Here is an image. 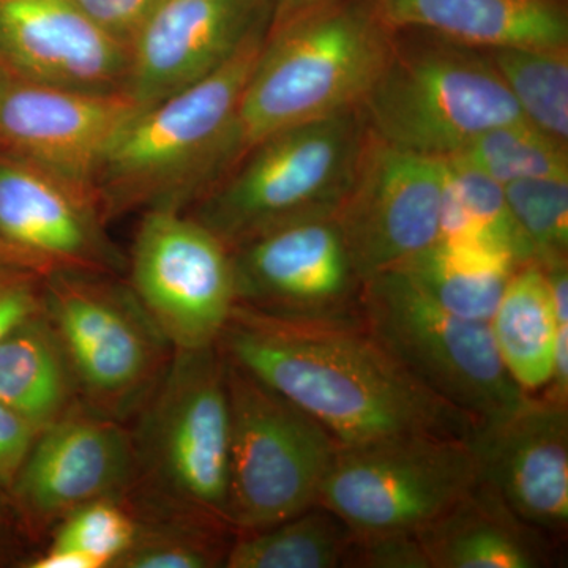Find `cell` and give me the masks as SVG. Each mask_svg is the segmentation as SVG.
Returning <instances> with one entry per match:
<instances>
[{
  "mask_svg": "<svg viewBox=\"0 0 568 568\" xmlns=\"http://www.w3.org/2000/svg\"><path fill=\"white\" fill-rule=\"evenodd\" d=\"M136 450L125 422L78 402L41 429L9 493L26 540H39L71 511L132 495Z\"/></svg>",
  "mask_w": 568,
  "mask_h": 568,
  "instance_id": "7c38bea8",
  "label": "cell"
},
{
  "mask_svg": "<svg viewBox=\"0 0 568 568\" xmlns=\"http://www.w3.org/2000/svg\"><path fill=\"white\" fill-rule=\"evenodd\" d=\"M138 111L126 93L55 88L28 80L0 63V151L51 174L95 203L100 164Z\"/></svg>",
  "mask_w": 568,
  "mask_h": 568,
  "instance_id": "9a60e30c",
  "label": "cell"
},
{
  "mask_svg": "<svg viewBox=\"0 0 568 568\" xmlns=\"http://www.w3.org/2000/svg\"><path fill=\"white\" fill-rule=\"evenodd\" d=\"M470 437L420 433L339 447L317 504L354 536L418 532L480 480Z\"/></svg>",
  "mask_w": 568,
  "mask_h": 568,
  "instance_id": "30bf717a",
  "label": "cell"
},
{
  "mask_svg": "<svg viewBox=\"0 0 568 568\" xmlns=\"http://www.w3.org/2000/svg\"><path fill=\"white\" fill-rule=\"evenodd\" d=\"M354 534L316 504L282 523L235 534L224 568H339Z\"/></svg>",
  "mask_w": 568,
  "mask_h": 568,
  "instance_id": "484cf974",
  "label": "cell"
},
{
  "mask_svg": "<svg viewBox=\"0 0 568 568\" xmlns=\"http://www.w3.org/2000/svg\"><path fill=\"white\" fill-rule=\"evenodd\" d=\"M508 207L534 263L567 261L568 178L526 179L504 185Z\"/></svg>",
  "mask_w": 568,
  "mask_h": 568,
  "instance_id": "f546056e",
  "label": "cell"
},
{
  "mask_svg": "<svg viewBox=\"0 0 568 568\" xmlns=\"http://www.w3.org/2000/svg\"><path fill=\"white\" fill-rule=\"evenodd\" d=\"M361 316L417 383L477 426L503 420L528 398L500 362L489 325L443 308L399 268L362 283Z\"/></svg>",
  "mask_w": 568,
  "mask_h": 568,
  "instance_id": "52a82bcc",
  "label": "cell"
},
{
  "mask_svg": "<svg viewBox=\"0 0 568 568\" xmlns=\"http://www.w3.org/2000/svg\"><path fill=\"white\" fill-rule=\"evenodd\" d=\"M219 347L315 418L339 447L420 433L470 437L478 428L417 383L362 316L280 320L235 305Z\"/></svg>",
  "mask_w": 568,
  "mask_h": 568,
  "instance_id": "6da1fadb",
  "label": "cell"
},
{
  "mask_svg": "<svg viewBox=\"0 0 568 568\" xmlns=\"http://www.w3.org/2000/svg\"><path fill=\"white\" fill-rule=\"evenodd\" d=\"M22 534L7 497L0 496V567H20L28 558Z\"/></svg>",
  "mask_w": 568,
  "mask_h": 568,
  "instance_id": "d590c367",
  "label": "cell"
},
{
  "mask_svg": "<svg viewBox=\"0 0 568 568\" xmlns=\"http://www.w3.org/2000/svg\"><path fill=\"white\" fill-rule=\"evenodd\" d=\"M343 567L432 568L417 532L354 536Z\"/></svg>",
  "mask_w": 568,
  "mask_h": 568,
  "instance_id": "1f68e13d",
  "label": "cell"
},
{
  "mask_svg": "<svg viewBox=\"0 0 568 568\" xmlns=\"http://www.w3.org/2000/svg\"><path fill=\"white\" fill-rule=\"evenodd\" d=\"M99 205L32 164L0 151V257L41 276L119 275L126 257Z\"/></svg>",
  "mask_w": 568,
  "mask_h": 568,
  "instance_id": "2e32d148",
  "label": "cell"
},
{
  "mask_svg": "<svg viewBox=\"0 0 568 568\" xmlns=\"http://www.w3.org/2000/svg\"><path fill=\"white\" fill-rule=\"evenodd\" d=\"M395 36L366 0H328L271 26L227 133L219 181L271 134L358 110Z\"/></svg>",
  "mask_w": 568,
  "mask_h": 568,
  "instance_id": "7a4b0ae2",
  "label": "cell"
},
{
  "mask_svg": "<svg viewBox=\"0 0 568 568\" xmlns=\"http://www.w3.org/2000/svg\"><path fill=\"white\" fill-rule=\"evenodd\" d=\"M231 257L239 306L280 320L361 316L362 282L335 215L280 224Z\"/></svg>",
  "mask_w": 568,
  "mask_h": 568,
  "instance_id": "4fadbf2b",
  "label": "cell"
},
{
  "mask_svg": "<svg viewBox=\"0 0 568 568\" xmlns=\"http://www.w3.org/2000/svg\"><path fill=\"white\" fill-rule=\"evenodd\" d=\"M443 182L444 159L368 133L353 185L335 213L362 283L436 244Z\"/></svg>",
  "mask_w": 568,
  "mask_h": 568,
  "instance_id": "5bb4252c",
  "label": "cell"
},
{
  "mask_svg": "<svg viewBox=\"0 0 568 568\" xmlns=\"http://www.w3.org/2000/svg\"><path fill=\"white\" fill-rule=\"evenodd\" d=\"M126 500V499H125ZM136 519L130 548L112 568L223 567L235 532L189 515L171 514L126 500Z\"/></svg>",
  "mask_w": 568,
  "mask_h": 568,
  "instance_id": "4316f807",
  "label": "cell"
},
{
  "mask_svg": "<svg viewBox=\"0 0 568 568\" xmlns=\"http://www.w3.org/2000/svg\"><path fill=\"white\" fill-rule=\"evenodd\" d=\"M541 396L568 405V324L559 325L552 351L551 375Z\"/></svg>",
  "mask_w": 568,
  "mask_h": 568,
  "instance_id": "8d00e7d4",
  "label": "cell"
},
{
  "mask_svg": "<svg viewBox=\"0 0 568 568\" xmlns=\"http://www.w3.org/2000/svg\"><path fill=\"white\" fill-rule=\"evenodd\" d=\"M80 402L69 358L47 313L0 339V403L39 432Z\"/></svg>",
  "mask_w": 568,
  "mask_h": 568,
  "instance_id": "7402d4cb",
  "label": "cell"
},
{
  "mask_svg": "<svg viewBox=\"0 0 568 568\" xmlns=\"http://www.w3.org/2000/svg\"><path fill=\"white\" fill-rule=\"evenodd\" d=\"M134 418L138 481L126 499L233 529L230 396L219 345L174 349Z\"/></svg>",
  "mask_w": 568,
  "mask_h": 568,
  "instance_id": "277c9868",
  "label": "cell"
},
{
  "mask_svg": "<svg viewBox=\"0 0 568 568\" xmlns=\"http://www.w3.org/2000/svg\"><path fill=\"white\" fill-rule=\"evenodd\" d=\"M480 480L523 521L560 538L568 528V405L528 395L473 437Z\"/></svg>",
  "mask_w": 568,
  "mask_h": 568,
  "instance_id": "ac0fdd59",
  "label": "cell"
},
{
  "mask_svg": "<svg viewBox=\"0 0 568 568\" xmlns=\"http://www.w3.org/2000/svg\"><path fill=\"white\" fill-rule=\"evenodd\" d=\"M418 36L413 43L395 36L390 58L358 106L372 136L448 159L489 129L523 119L484 51Z\"/></svg>",
  "mask_w": 568,
  "mask_h": 568,
  "instance_id": "8992f818",
  "label": "cell"
},
{
  "mask_svg": "<svg viewBox=\"0 0 568 568\" xmlns=\"http://www.w3.org/2000/svg\"><path fill=\"white\" fill-rule=\"evenodd\" d=\"M458 156L500 185L526 179L568 178V145L541 133L525 119L489 129Z\"/></svg>",
  "mask_w": 568,
  "mask_h": 568,
  "instance_id": "f1b7e54d",
  "label": "cell"
},
{
  "mask_svg": "<svg viewBox=\"0 0 568 568\" xmlns=\"http://www.w3.org/2000/svg\"><path fill=\"white\" fill-rule=\"evenodd\" d=\"M366 138L358 110L271 134L183 212L230 250L280 224L335 215Z\"/></svg>",
  "mask_w": 568,
  "mask_h": 568,
  "instance_id": "5b68a950",
  "label": "cell"
},
{
  "mask_svg": "<svg viewBox=\"0 0 568 568\" xmlns=\"http://www.w3.org/2000/svg\"><path fill=\"white\" fill-rule=\"evenodd\" d=\"M268 29L254 33L211 77L138 111L123 126L95 178L104 222L152 209L186 211L211 189Z\"/></svg>",
  "mask_w": 568,
  "mask_h": 568,
  "instance_id": "3957f363",
  "label": "cell"
},
{
  "mask_svg": "<svg viewBox=\"0 0 568 568\" xmlns=\"http://www.w3.org/2000/svg\"><path fill=\"white\" fill-rule=\"evenodd\" d=\"M136 519L126 500L100 499L62 518L48 548L70 552L89 568H112L132 545Z\"/></svg>",
  "mask_w": 568,
  "mask_h": 568,
  "instance_id": "4dcf8cb0",
  "label": "cell"
},
{
  "mask_svg": "<svg viewBox=\"0 0 568 568\" xmlns=\"http://www.w3.org/2000/svg\"><path fill=\"white\" fill-rule=\"evenodd\" d=\"M71 2L97 28L130 48L163 0H71Z\"/></svg>",
  "mask_w": 568,
  "mask_h": 568,
  "instance_id": "836d02e7",
  "label": "cell"
},
{
  "mask_svg": "<svg viewBox=\"0 0 568 568\" xmlns=\"http://www.w3.org/2000/svg\"><path fill=\"white\" fill-rule=\"evenodd\" d=\"M272 22L271 0H163L130 47L125 93L148 110L211 77Z\"/></svg>",
  "mask_w": 568,
  "mask_h": 568,
  "instance_id": "e0dca14e",
  "label": "cell"
},
{
  "mask_svg": "<svg viewBox=\"0 0 568 568\" xmlns=\"http://www.w3.org/2000/svg\"><path fill=\"white\" fill-rule=\"evenodd\" d=\"M394 32H418L478 51L568 48L562 0H366Z\"/></svg>",
  "mask_w": 568,
  "mask_h": 568,
  "instance_id": "ffe728a7",
  "label": "cell"
},
{
  "mask_svg": "<svg viewBox=\"0 0 568 568\" xmlns=\"http://www.w3.org/2000/svg\"><path fill=\"white\" fill-rule=\"evenodd\" d=\"M129 284L173 349L219 345L237 298L231 250L178 209L142 212Z\"/></svg>",
  "mask_w": 568,
  "mask_h": 568,
  "instance_id": "8fae6325",
  "label": "cell"
},
{
  "mask_svg": "<svg viewBox=\"0 0 568 568\" xmlns=\"http://www.w3.org/2000/svg\"><path fill=\"white\" fill-rule=\"evenodd\" d=\"M44 312L43 276L0 257V339Z\"/></svg>",
  "mask_w": 568,
  "mask_h": 568,
  "instance_id": "d6a6232c",
  "label": "cell"
},
{
  "mask_svg": "<svg viewBox=\"0 0 568 568\" xmlns=\"http://www.w3.org/2000/svg\"><path fill=\"white\" fill-rule=\"evenodd\" d=\"M224 357V355H223ZM230 396V523L271 528L316 506L339 444L290 399L224 357Z\"/></svg>",
  "mask_w": 568,
  "mask_h": 568,
  "instance_id": "9c48e42d",
  "label": "cell"
},
{
  "mask_svg": "<svg viewBox=\"0 0 568 568\" xmlns=\"http://www.w3.org/2000/svg\"><path fill=\"white\" fill-rule=\"evenodd\" d=\"M43 302L81 402L125 424L136 417L174 349L130 284L119 275L62 272L44 276Z\"/></svg>",
  "mask_w": 568,
  "mask_h": 568,
  "instance_id": "ba28073f",
  "label": "cell"
},
{
  "mask_svg": "<svg viewBox=\"0 0 568 568\" xmlns=\"http://www.w3.org/2000/svg\"><path fill=\"white\" fill-rule=\"evenodd\" d=\"M518 267L484 246L437 241L395 268L454 315L488 324Z\"/></svg>",
  "mask_w": 568,
  "mask_h": 568,
  "instance_id": "cb8c5ba5",
  "label": "cell"
},
{
  "mask_svg": "<svg viewBox=\"0 0 568 568\" xmlns=\"http://www.w3.org/2000/svg\"><path fill=\"white\" fill-rule=\"evenodd\" d=\"M523 119L568 145V48L484 51Z\"/></svg>",
  "mask_w": 568,
  "mask_h": 568,
  "instance_id": "83f0119b",
  "label": "cell"
},
{
  "mask_svg": "<svg viewBox=\"0 0 568 568\" xmlns=\"http://www.w3.org/2000/svg\"><path fill=\"white\" fill-rule=\"evenodd\" d=\"M439 242L484 246L507 254L518 265L534 263L519 233L504 185L463 159H444Z\"/></svg>",
  "mask_w": 568,
  "mask_h": 568,
  "instance_id": "d4e9b609",
  "label": "cell"
},
{
  "mask_svg": "<svg viewBox=\"0 0 568 568\" xmlns=\"http://www.w3.org/2000/svg\"><path fill=\"white\" fill-rule=\"evenodd\" d=\"M432 568H545L556 541L523 521L484 480L417 532Z\"/></svg>",
  "mask_w": 568,
  "mask_h": 568,
  "instance_id": "44dd1931",
  "label": "cell"
},
{
  "mask_svg": "<svg viewBox=\"0 0 568 568\" xmlns=\"http://www.w3.org/2000/svg\"><path fill=\"white\" fill-rule=\"evenodd\" d=\"M272 2V22L271 26L282 24V22L305 13V11L316 9L328 0H271Z\"/></svg>",
  "mask_w": 568,
  "mask_h": 568,
  "instance_id": "74e56055",
  "label": "cell"
},
{
  "mask_svg": "<svg viewBox=\"0 0 568 568\" xmlns=\"http://www.w3.org/2000/svg\"><path fill=\"white\" fill-rule=\"evenodd\" d=\"M488 325L500 362L517 386L528 395L544 390L559 324L540 264L519 265Z\"/></svg>",
  "mask_w": 568,
  "mask_h": 568,
  "instance_id": "603a6c76",
  "label": "cell"
},
{
  "mask_svg": "<svg viewBox=\"0 0 568 568\" xmlns=\"http://www.w3.org/2000/svg\"><path fill=\"white\" fill-rule=\"evenodd\" d=\"M0 63L55 88L125 93L130 48L71 0H0Z\"/></svg>",
  "mask_w": 568,
  "mask_h": 568,
  "instance_id": "d6986e66",
  "label": "cell"
},
{
  "mask_svg": "<svg viewBox=\"0 0 568 568\" xmlns=\"http://www.w3.org/2000/svg\"><path fill=\"white\" fill-rule=\"evenodd\" d=\"M39 433L20 414L0 403V496L7 500Z\"/></svg>",
  "mask_w": 568,
  "mask_h": 568,
  "instance_id": "e575fe53",
  "label": "cell"
}]
</instances>
